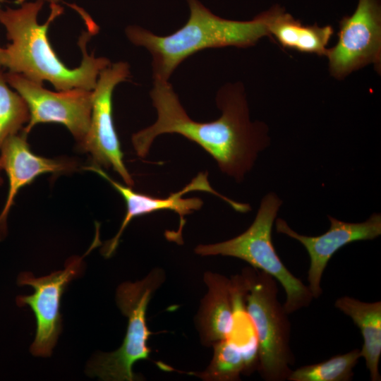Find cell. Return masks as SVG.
Instances as JSON below:
<instances>
[{
	"label": "cell",
	"instance_id": "1",
	"mask_svg": "<svg viewBox=\"0 0 381 381\" xmlns=\"http://www.w3.org/2000/svg\"><path fill=\"white\" fill-rule=\"evenodd\" d=\"M150 97L157 120L134 133L131 139L140 157H146L157 136L176 133L200 145L223 174L241 182L253 167L259 153L270 143L266 124L250 121L244 90L239 83L228 84L219 90L216 102L222 115L210 122L193 120L169 81L154 80Z\"/></svg>",
	"mask_w": 381,
	"mask_h": 381
},
{
	"label": "cell",
	"instance_id": "2",
	"mask_svg": "<svg viewBox=\"0 0 381 381\" xmlns=\"http://www.w3.org/2000/svg\"><path fill=\"white\" fill-rule=\"evenodd\" d=\"M44 2H25L17 8H0V23L10 43L4 48V67L40 83L49 82L56 90L79 88L92 90L100 72L111 64L105 57L88 54L87 43L98 31L90 18L84 19L87 29L82 32L78 45L82 51L80 64L70 68L54 51L47 32L50 24L64 12L58 3L50 4L51 12L44 24L37 21Z\"/></svg>",
	"mask_w": 381,
	"mask_h": 381
},
{
	"label": "cell",
	"instance_id": "3",
	"mask_svg": "<svg viewBox=\"0 0 381 381\" xmlns=\"http://www.w3.org/2000/svg\"><path fill=\"white\" fill-rule=\"evenodd\" d=\"M187 2L189 18L171 35L159 36L136 25L126 29L131 42L150 53L154 80L169 81L178 66L199 51L229 46L246 48L270 37L272 8L250 20L240 21L214 15L199 0Z\"/></svg>",
	"mask_w": 381,
	"mask_h": 381
},
{
	"label": "cell",
	"instance_id": "4",
	"mask_svg": "<svg viewBox=\"0 0 381 381\" xmlns=\"http://www.w3.org/2000/svg\"><path fill=\"white\" fill-rule=\"evenodd\" d=\"M282 205L276 193H267L262 198L253 223L245 231L229 240L198 245L195 252L202 256L238 258L270 274L284 289V307L289 314L308 306L313 297L308 286L286 267L273 245L272 227Z\"/></svg>",
	"mask_w": 381,
	"mask_h": 381
},
{
	"label": "cell",
	"instance_id": "5",
	"mask_svg": "<svg viewBox=\"0 0 381 381\" xmlns=\"http://www.w3.org/2000/svg\"><path fill=\"white\" fill-rule=\"evenodd\" d=\"M246 311L258 342V370L267 381L287 380L294 363L290 348L289 313L278 300L276 279L255 268L242 272Z\"/></svg>",
	"mask_w": 381,
	"mask_h": 381
},
{
	"label": "cell",
	"instance_id": "6",
	"mask_svg": "<svg viewBox=\"0 0 381 381\" xmlns=\"http://www.w3.org/2000/svg\"><path fill=\"white\" fill-rule=\"evenodd\" d=\"M165 279L162 269L152 270L143 279L121 284L116 294L117 306L128 318V326L121 346L109 353L100 352L88 363L87 374L105 381H133L139 377L133 373V365L149 358L147 341L151 334L146 313L152 294Z\"/></svg>",
	"mask_w": 381,
	"mask_h": 381
},
{
	"label": "cell",
	"instance_id": "7",
	"mask_svg": "<svg viewBox=\"0 0 381 381\" xmlns=\"http://www.w3.org/2000/svg\"><path fill=\"white\" fill-rule=\"evenodd\" d=\"M5 77L29 109L30 119L23 131L28 134L39 123H56L65 126L79 145L83 141L90 126L92 90L73 88L54 92L18 73L8 71Z\"/></svg>",
	"mask_w": 381,
	"mask_h": 381
},
{
	"label": "cell",
	"instance_id": "8",
	"mask_svg": "<svg viewBox=\"0 0 381 381\" xmlns=\"http://www.w3.org/2000/svg\"><path fill=\"white\" fill-rule=\"evenodd\" d=\"M86 169L99 174L107 181L123 197L126 205V214L118 232L114 238L106 243L102 249V254L106 258H110L114 253L121 235L133 218L159 210H172L179 214L180 219L179 229L174 232L168 231L166 236L170 241L178 243H182V230L186 223L185 217L200 210L203 204L202 200L198 198H183V195L190 191H204L214 194L229 204L234 210L241 213H246L251 210L249 204L234 201L214 190L210 184L207 172L199 173L181 190L173 193L167 198H160L134 191L131 187L124 186L114 180L95 164L88 166Z\"/></svg>",
	"mask_w": 381,
	"mask_h": 381
},
{
	"label": "cell",
	"instance_id": "9",
	"mask_svg": "<svg viewBox=\"0 0 381 381\" xmlns=\"http://www.w3.org/2000/svg\"><path fill=\"white\" fill-rule=\"evenodd\" d=\"M130 77L128 63L119 61L103 69L92 92V102L88 131L80 144L90 154L98 166L111 168L132 187L134 181L124 162L123 154L113 120L112 96L116 86Z\"/></svg>",
	"mask_w": 381,
	"mask_h": 381
},
{
	"label": "cell",
	"instance_id": "10",
	"mask_svg": "<svg viewBox=\"0 0 381 381\" xmlns=\"http://www.w3.org/2000/svg\"><path fill=\"white\" fill-rule=\"evenodd\" d=\"M325 56L331 75L342 79L373 64L381 70V7L379 0H358L355 11L339 21L337 44Z\"/></svg>",
	"mask_w": 381,
	"mask_h": 381
},
{
	"label": "cell",
	"instance_id": "11",
	"mask_svg": "<svg viewBox=\"0 0 381 381\" xmlns=\"http://www.w3.org/2000/svg\"><path fill=\"white\" fill-rule=\"evenodd\" d=\"M85 255L71 258L63 270L48 276L36 278L29 272L20 274L18 284L29 285L35 289L32 295L16 298L18 306H29L35 313L36 335L30 346V352L34 356H51L61 329V296L68 284L81 272L83 258Z\"/></svg>",
	"mask_w": 381,
	"mask_h": 381
},
{
	"label": "cell",
	"instance_id": "12",
	"mask_svg": "<svg viewBox=\"0 0 381 381\" xmlns=\"http://www.w3.org/2000/svg\"><path fill=\"white\" fill-rule=\"evenodd\" d=\"M329 229L324 234L310 236L293 230L285 220L275 219L276 230L301 243L306 248L310 265L308 272V289L313 298L322 294L321 280L332 257L347 244L359 241L373 240L381 235V214L373 213L362 222H346L329 215Z\"/></svg>",
	"mask_w": 381,
	"mask_h": 381
},
{
	"label": "cell",
	"instance_id": "13",
	"mask_svg": "<svg viewBox=\"0 0 381 381\" xmlns=\"http://www.w3.org/2000/svg\"><path fill=\"white\" fill-rule=\"evenodd\" d=\"M24 131L9 136L0 149L1 169L9 181V188L5 205L0 214V232L6 228L10 209L18 190L32 183L36 177L47 173L61 174L74 168L73 163L64 159H49L35 155L27 142Z\"/></svg>",
	"mask_w": 381,
	"mask_h": 381
},
{
	"label": "cell",
	"instance_id": "14",
	"mask_svg": "<svg viewBox=\"0 0 381 381\" xmlns=\"http://www.w3.org/2000/svg\"><path fill=\"white\" fill-rule=\"evenodd\" d=\"M207 292L197 316V327L203 344L212 346L227 338L233 323L231 281L220 274L206 272Z\"/></svg>",
	"mask_w": 381,
	"mask_h": 381
},
{
	"label": "cell",
	"instance_id": "15",
	"mask_svg": "<svg viewBox=\"0 0 381 381\" xmlns=\"http://www.w3.org/2000/svg\"><path fill=\"white\" fill-rule=\"evenodd\" d=\"M334 306L349 316L358 327L363 339L360 349L372 381H380L379 362L381 356V302L361 301L350 296L337 298Z\"/></svg>",
	"mask_w": 381,
	"mask_h": 381
},
{
	"label": "cell",
	"instance_id": "16",
	"mask_svg": "<svg viewBox=\"0 0 381 381\" xmlns=\"http://www.w3.org/2000/svg\"><path fill=\"white\" fill-rule=\"evenodd\" d=\"M272 10L270 36H273L282 47L301 53L326 55L334 32L331 25H304L278 5Z\"/></svg>",
	"mask_w": 381,
	"mask_h": 381
},
{
	"label": "cell",
	"instance_id": "17",
	"mask_svg": "<svg viewBox=\"0 0 381 381\" xmlns=\"http://www.w3.org/2000/svg\"><path fill=\"white\" fill-rule=\"evenodd\" d=\"M361 357L360 349H356L339 354L315 364L291 370L290 381H349L353 375V368Z\"/></svg>",
	"mask_w": 381,
	"mask_h": 381
},
{
	"label": "cell",
	"instance_id": "18",
	"mask_svg": "<svg viewBox=\"0 0 381 381\" xmlns=\"http://www.w3.org/2000/svg\"><path fill=\"white\" fill-rule=\"evenodd\" d=\"M212 358L207 368L200 373H190L207 381L238 380L245 374V361L240 348L229 339L220 340L212 345Z\"/></svg>",
	"mask_w": 381,
	"mask_h": 381
},
{
	"label": "cell",
	"instance_id": "19",
	"mask_svg": "<svg viewBox=\"0 0 381 381\" xmlns=\"http://www.w3.org/2000/svg\"><path fill=\"white\" fill-rule=\"evenodd\" d=\"M30 119L23 98L8 85L5 73L0 71V149L11 135L18 133Z\"/></svg>",
	"mask_w": 381,
	"mask_h": 381
},
{
	"label": "cell",
	"instance_id": "20",
	"mask_svg": "<svg viewBox=\"0 0 381 381\" xmlns=\"http://www.w3.org/2000/svg\"><path fill=\"white\" fill-rule=\"evenodd\" d=\"M4 67V48L0 46V71Z\"/></svg>",
	"mask_w": 381,
	"mask_h": 381
},
{
	"label": "cell",
	"instance_id": "21",
	"mask_svg": "<svg viewBox=\"0 0 381 381\" xmlns=\"http://www.w3.org/2000/svg\"><path fill=\"white\" fill-rule=\"evenodd\" d=\"M40 1H43L44 3L49 2L50 4H52V3H58L59 0H40Z\"/></svg>",
	"mask_w": 381,
	"mask_h": 381
},
{
	"label": "cell",
	"instance_id": "22",
	"mask_svg": "<svg viewBox=\"0 0 381 381\" xmlns=\"http://www.w3.org/2000/svg\"><path fill=\"white\" fill-rule=\"evenodd\" d=\"M10 0H0V4L6 3L9 1Z\"/></svg>",
	"mask_w": 381,
	"mask_h": 381
},
{
	"label": "cell",
	"instance_id": "23",
	"mask_svg": "<svg viewBox=\"0 0 381 381\" xmlns=\"http://www.w3.org/2000/svg\"><path fill=\"white\" fill-rule=\"evenodd\" d=\"M1 169V162H0V169ZM2 182H3V181H2V179H1V176H0V185L2 183Z\"/></svg>",
	"mask_w": 381,
	"mask_h": 381
}]
</instances>
